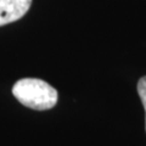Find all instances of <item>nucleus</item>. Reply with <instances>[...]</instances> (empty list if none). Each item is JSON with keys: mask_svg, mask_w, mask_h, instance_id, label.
<instances>
[{"mask_svg": "<svg viewBox=\"0 0 146 146\" xmlns=\"http://www.w3.org/2000/svg\"><path fill=\"white\" fill-rule=\"evenodd\" d=\"M138 94H139L141 102L144 105L145 113H146V76L140 78L138 82ZM145 129H146V125H145Z\"/></svg>", "mask_w": 146, "mask_h": 146, "instance_id": "3", "label": "nucleus"}, {"mask_svg": "<svg viewBox=\"0 0 146 146\" xmlns=\"http://www.w3.org/2000/svg\"><path fill=\"white\" fill-rule=\"evenodd\" d=\"M12 94L18 102L38 111L52 108L58 98L56 89L38 78H23L17 80L12 88Z\"/></svg>", "mask_w": 146, "mask_h": 146, "instance_id": "1", "label": "nucleus"}, {"mask_svg": "<svg viewBox=\"0 0 146 146\" xmlns=\"http://www.w3.org/2000/svg\"><path fill=\"white\" fill-rule=\"evenodd\" d=\"M32 0H0V26L23 17L29 10Z\"/></svg>", "mask_w": 146, "mask_h": 146, "instance_id": "2", "label": "nucleus"}]
</instances>
